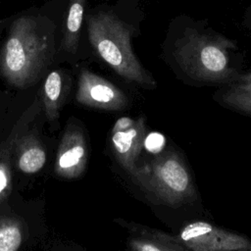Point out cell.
Wrapping results in <instances>:
<instances>
[{
  "instance_id": "8",
  "label": "cell",
  "mask_w": 251,
  "mask_h": 251,
  "mask_svg": "<svg viewBox=\"0 0 251 251\" xmlns=\"http://www.w3.org/2000/svg\"><path fill=\"white\" fill-rule=\"evenodd\" d=\"M86 163L87 146L84 134L77 126L69 125L59 144L55 173L63 178H77L83 174Z\"/></svg>"
},
{
  "instance_id": "1",
  "label": "cell",
  "mask_w": 251,
  "mask_h": 251,
  "mask_svg": "<svg viewBox=\"0 0 251 251\" xmlns=\"http://www.w3.org/2000/svg\"><path fill=\"white\" fill-rule=\"evenodd\" d=\"M162 59L176 76L197 85H228L242 73L237 43L187 15L170 23Z\"/></svg>"
},
{
  "instance_id": "4",
  "label": "cell",
  "mask_w": 251,
  "mask_h": 251,
  "mask_svg": "<svg viewBox=\"0 0 251 251\" xmlns=\"http://www.w3.org/2000/svg\"><path fill=\"white\" fill-rule=\"evenodd\" d=\"M131 178L143 190L171 206L191 199L195 192L191 175L176 152H167L137 167Z\"/></svg>"
},
{
  "instance_id": "10",
  "label": "cell",
  "mask_w": 251,
  "mask_h": 251,
  "mask_svg": "<svg viewBox=\"0 0 251 251\" xmlns=\"http://www.w3.org/2000/svg\"><path fill=\"white\" fill-rule=\"evenodd\" d=\"M86 2L87 0H69L63 25V35L57 54L61 53L68 57L76 56L79 48Z\"/></svg>"
},
{
  "instance_id": "16",
  "label": "cell",
  "mask_w": 251,
  "mask_h": 251,
  "mask_svg": "<svg viewBox=\"0 0 251 251\" xmlns=\"http://www.w3.org/2000/svg\"><path fill=\"white\" fill-rule=\"evenodd\" d=\"M226 86L231 87L239 91L251 93V72L241 73L233 83Z\"/></svg>"
},
{
  "instance_id": "2",
  "label": "cell",
  "mask_w": 251,
  "mask_h": 251,
  "mask_svg": "<svg viewBox=\"0 0 251 251\" xmlns=\"http://www.w3.org/2000/svg\"><path fill=\"white\" fill-rule=\"evenodd\" d=\"M56 54L55 25L44 16H20L10 24L0 48V76L16 88H27L40 78Z\"/></svg>"
},
{
  "instance_id": "7",
  "label": "cell",
  "mask_w": 251,
  "mask_h": 251,
  "mask_svg": "<svg viewBox=\"0 0 251 251\" xmlns=\"http://www.w3.org/2000/svg\"><path fill=\"white\" fill-rule=\"evenodd\" d=\"M146 133L145 118L122 117L111 130V144L116 159L130 176L137 168Z\"/></svg>"
},
{
  "instance_id": "9",
  "label": "cell",
  "mask_w": 251,
  "mask_h": 251,
  "mask_svg": "<svg viewBox=\"0 0 251 251\" xmlns=\"http://www.w3.org/2000/svg\"><path fill=\"white\" fill-rule=\"evenodd\" d=\"M34 116V107H30L21 117L9 136L0 147V204L9 195L11 190V163L13 151L22 133L26 128L29 121Z\"/></svg>"
},
{
  "instance_id": "15",
  "label": "cell",
  "mask_w": 251,
  "mask_h": 251,
  "mask_svg": "<svg viewBox=\"0 0 251 251\" xmlns=\"http://www.w3.org/2000/svg\"><path fill=\"white\" fill-rule=\"evenodd\" d=\"M129 244L131 251H165L163 242L146 238H132Z\"/></svg>"
},
{
  "instance_id": "11",
  "label": "cell",
  "mask_w": 251,
  "mask_h": 251,
  "mask_svg": "<svg viewBox=\"0 0 251 251\" xmlns=\"http://www.w3.org/2000/svg\"><path fill=\"white\" fill-rule=\"evenodd\" d=\"M17 166L22 173H38L45 165L46 152L38 138L28 132L22 135L16 145Z\"/></svg>"
},
{
  "instance_id": "5",
  "label": "cell",
  "mask_w": 251,
  "mask_h": 251,
  "mask_svg": "<svg viewBox=\"0 0 251 251\" xmlns=\"http://www.w3.org/2000/svg\"><path fill=\"white\" fill-rule=\"evenodd\" d=\"M170 241L192 251H251L248 237L202 221L186 225Z\"/></svg>"
},
{
  "instance_id": "14",
  "label": "cell",
  "mask_w": 251,
  "mask_h": 251,
  "mask_svg": "<svg viewBox=\"0 0 251 251\" xmlns=\"http://www.w3.org/2000/svg\"><path fill=\"white\" fill-rule=\"evenodd\" d=\"M23 242L22 227L16 221L0 223V251H18Z\"/></svg>"
},
{
  "instance_id": "12",
  "label": "cell",
  "mask_w": 251,
  "mask_h": 251,
  "mask_svg": "<svg viewBox=\"0 0 251 251\" xmlns=\"http://www.w3.org/2000/svg\"><path fill=\"white\" fill-rule=\"evenodd\" d=\"M64 73L61 70H52L49 72L42 86V101L45 114L49 122H56L59 117V110L63 101Z\"/></svg>"
},
{
  "instance_id": "13",
  "label": "cell",
  "mask_w": 251,
  "mask_h": 251,
  "mask_svg": "<svg viewBox=\"0 0 251 251\" xmlns=\"http://www.w3.org/2000/svg\"><path fill=\"white\" fill-rule=\"evenodd\" d=\"M215 98L225 107L251 116V93L226 86L217 93Z\"/></svg>"
},
{
  "instance_id": "3",
  "label": "cell",
  "mask_w": 251,
  "mask_h": 251,
  "mask_svg": "<svg viewBox=\"0 0 251 251\" xmlns=\"http://www.w3.org/2000/svg\"><path fill=\"white\" fill-rule=\"evenodd\" d=\"M88 40L95 53L122 78L145 89L157 81L133 51L136 27L112 8H100L87 15Z\"/></svg>"
},
{
  "instance_id": "17",
  "label": "cell",
  "mask_w": 251,
  "mask_h": 251,
  "mask_svg": "<svg viewBox=\"0 0 251 251\" xmlns=\"http://www.w3.org/2000/svg\"><path fill=\"white\" fill-rule=\"evenodd\" d=\"M243 25L248 27L251 28V3L250 5L247 7L245 14H244V18H243Z\"/></svg>"
},
{
  "instance_id": "6",
  "label": "cell",
  "mask_w": 251,
  "mask_h": 251,
  "mask_svg": "<svg viewBox=\"0 0 251 251\" xmlns=\"http://www.w3.org/2000/svg\"><path fill=\"white\" fill-rule=\"evenodd\" d=\"M75 100L80 105L106 111H121L129 103L121 88L87 68L79 71Z\"/></svg>"
},
{
  "instance_id": "18",
  "label": "cell",
  "mask_w": 251,
  "mask_h": 251,
  "mask_svg": "<svg viewBox=\"0 0 251 251\" xmlns=\"http://www.w3.org/2000/svg\"><path fill=\"white\" fill-rule=\"evenodd\" d=\"M165 251H183L178 245H175L174 243H169V241L165 240V242H163Z\"/></svg>"
}]
</instances>
